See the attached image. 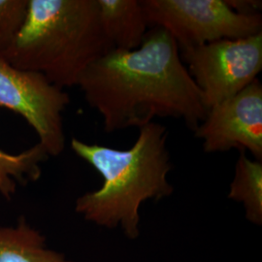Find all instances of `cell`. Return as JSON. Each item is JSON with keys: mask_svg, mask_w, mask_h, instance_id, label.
<instances>
[{"mask_svg": "<svg viewBox=\"0 0 262 262\" xmlns=\"http://www.w3.org/2000/svg\"><path fill=\"white\" fill-rule=\"evenodd\" d=\"M77 86L108 133L139 129L157 118L182 120L194 131L208 112L177 42L163 28H151L135 50L108 52Z\"/></svg>", "mask_w": 262, "mask_h": 262, "instance_id": "6da1fadb", "label": "cell"}, {"mask_svg": "<svg viewBox=\"0 0 262 262\" xmlns=\"http://www.w3.org/2000/svg\"><path fill=\"white\" fill-rule=\"evenodd\" d=\"M165 125L152 122L139 128L129 149L119 150L72 138L71 149L102 177V186L76 199L75 211L86 222L121 228L129 240L140 235V208L149 200L171 196L173 169Z\"/></svg>", "mask_w": 262, "mask_h": 262, "instance_id": "7a4b0ae2", "label": "cell"}, {"mask_svg": "<svg viewBox=\"0 0 262 262\" xmlns=\"http://www.w3.org/2000/svg\"><path fill=\"white\" fill-rule=\"evenodd\" d=\"M114 50L104 33L97 0H28L19 32L1 55L64 90Z\"/></svg>", "mask_w": 262, "mask_h": 262, "instance_id": "3957f363", "label": "cell"}, {"mask_svg": "<svg viewBox=\"0 0 262 262\" xmlns=\"http://www.w3.org/2000/svg\"><path fill=\"white\" fill-rule=\"evenodd\" d=\"M149 27L165 29L180 51L262 32L261 14L242 15L226 0H142Z\"/></svg>", "mask_w": 262, "mask_h": 262, "instance_id": "277c9868", "label": "cell"}, {"mask_svg": "<svg viewBox=\"0 0 262 262\" xmlns=\"http://www.w3.org/2000/svg\"><path fill=\"white\" fill-rule=\"evenodd\" d=\"M207 110L243 91L262 70V32L181 51Z\"/></svg>", "mask_w": 262, "mask_h": 262, "instance_id": "5b68a950", "label": "cell"}, {"mask_svg": "<svg viewBox=\"0 0 262 262\" xmlns=\"http://www.w3.org/2000/svg\"><path fill=\"white\" fill-rule=\"evenodd\" d=\"M69 103L64 90L40 73L12 66L0 54V107L28 122L49 157H57L66 149L62 113Z\"/></svg>", "mask_w": 262, "mask_h": 262, "instance_id": "8992f818", "label": "cell"}, {"mask_svg": "<svg viewBox=\"0 0 262 262\" xmlns=\"http://www.w3.org/2000/svg\"><path fill=\"white\" fill-rule=\"evenodd\" d=\"M208 154L249 150L262 160V84L258 79L210 108L193 131Z\"/></svg>", "mask_w": 262, "mask_h": 262, "instance_id": "52a82bcc", "label": "cell"}, {"mask_svg": "<svg viewBox=\"0 0 262 262\" xmlns=\"http://www.w3.org/2000/svg\"><path fill=\"white\" fill-rule=\"evenodd\" d=\"M104 33L113 49L140 47L148 33V21L139 0H97Z\"/></svg>", "mask_w": 262, "mask_h": 262, "instance_id": "ba28073f", "label": "cell"}, {"mask_svg": "<svg viewBox=\"0 0 262 262\" xmlns=\"http://www.w3.org/2000/svg\"><path fill=\"white\" fill-rule=\"evenodd\" d=\"M0 262H78L49 249L46 237L21 215L14 226L0 227Z\"/></svg>", "mask_w": 262, "mask_h": 262, "instance_id": "9c48e42d", "label": "cell"}, {"mask_svg": "<svg viewBox=\"0 0 262 262\" xmlns=\"http://www.w3.org/2000/svg\"><path fill=\"white\" fill-rule=\"evenodd\" d=\"M227 197L243 205L249 223L262 225V160L251 159L240 150Z\"/></svg>", "mask_w": 262, "mask_h": 262, "instance_id": "30bf717a", "label": "cell"}, {"mask_svg": "<svg viewBox=\"0 0 262 262\" xmlns=\"http://www.w3.org/2000/svg\"><path fill=\"white\" fill-rule=\"evenodd\" d=\"M49 159L45 149L37 143L28 150L14 155L0 150V194L10 200L18 184L36 182L41 177V164Z\"/></svg>", "mask_w": 262, "mask_h": 262, "instance_id": "8fae6325", "label": "cell"}, {"mask_svg": "<svg viewBox=\"0 0 262 262\" xmlns=\"http://www.w3.org/2000/svg\"><path fill=\"white\" fill-rule=\"evenodd\" d=\"M28 9V0H0V54L19 32Z\"/></svg>", "mask_w": 262, "mask_h": 262, "instance_id": "7c38bea8", "label": "cell"}, {"mask_svg": "<svg viewBox=\"0 0 262 262\" xmlns=\"http://www.w3.org/2000/svg\"><path fill=\"white\" fill-rule=\"evenodd\" d=\"M227 4L235 12L242 15L261 14V1L257 0H226Z\"/></svg>", "mask_w": 262, "mask_h": 262, "instance_id": "4fadbf2b", "label": "cell"}]
</instances>
